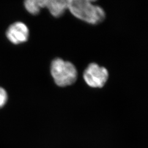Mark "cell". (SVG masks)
Returning <instances> with one entry per match:
<instances>
[{"instance_id": "6da1fadb", "label": "cell", "mask_w": 148, "mask_h": 148, "mask_svg": "<svg viewBox=\"0 0 148 148\" xmlns=\"http://www.w3.org/2000/svg\"><path fill=\"white\" fill-rule=\"evenodd\" d=\"M97 0H70L69 10L73 16L92 25L101 23L106 19L104 10L94 5Z\"/></svg>"}, {"instance_id": "7a4b0ae2", "label": "cell", "mask_w": 148, "mask_h": 148, "mask_svg": "<svg viewBox=\"0 0 148 148\" xmlns=\"http://www.w3.org/2000/svg\"><path fill=\"white\" fill-rule=\"evenodd\" d=\"M50 71L54 83L60 87L73 85L78 76L74 64L61 58H56L51 62Z\"/></svg>"}, {"instance_id": "3957f363", "label": "cell", "mask_w": 148, "mask_h": 148, "mask_svg": "<svg viewBox=\"0 0 148 148\" xmlns=\"http://www.w3.org/2000/svg\"><path fill=\"white\" fill-rule=\"evenodd\" d=\"M83 77L86 84L90 87L101 88L106 85L109 78V73L106 68L92 63L85 69Z\"/></svg>"}, {"instance_id": "277c9868", "label": "cell", "mask_w": 148, "mask_h": 148, "mask_svg": "<svg viewBox=\"0 0 148 148\" xmlns=\"http://www.w3.org/2000/svg\"><path fill=\"white\" fill-rule=\"evenodd\" d=\"M30 35L29 27L21 21H16L11 24L6 30L5 36L13 45H18L27 41Z\"/></svg>"}, {"instance_id": "5b68a950", "label": "cell", "mask_w": 148, "mask_h": 148, "mask_svg": "<svg viewBox=\"0 0 148 148\" xmlns=\"http://www.w3.org/2000/svg\"><path fill=\"white\" fill-rule=\"evenodd\" d=\"M70 0H50L47 10L54 18H59L69 10Z\"/></svg>"}, {"instance_id": "8992f818", "label": "cell", "mask_w": 148, "mask_h": 148, "mask_svg": "<svg viewBox=\"0 0 148 148\" xmlns=\"http://www.w3.org/2000/svg\"><path fill=\"white\" fill-rule=\"evenodd\" d=\"M50 0H24L26 11L33 16L38 15L43 8H47Z\"/></svg>"}, {"instance_id": "52a82bcc", "label": "cell", "mask_w": 148, "mask_h": 148, "mask_svg": "<svg viewBox=\"0 0 148 148\" xmlns=\"http://www.w3.org/2000/svg\"><path fill=\"white\" fill-rule=\"evenodd\" d=\"M8 99V93L6 90L0 86V109L3 108L7 103Z\"/></svg>"}]
</instances>
